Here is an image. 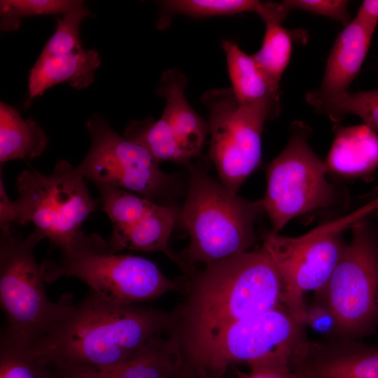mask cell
Wrapping results in <instances>:
<instances>
[{
  "label": "cell",
  "mask_w": 378,
  "mask_h": 378,
  "mask_svg": "<svg viewBox=\"0 0 378 378\" xmlns=\"http://www.w3.org/2000/svg\"><path fill=\"white\" fill-rule=\"evenodd\" d=\"M162 15L157 26L165 29L168 16L183 15L193 18L229 16L245 12H262L265 1L256 0H164L158 1Z\"/></svg>",
  "instance_id": "obj_23"
},
{
  "label": "cell",
  "mask_w": 378,
  "mask_h": 378,
  "mask_svg": "<svg viewBox=\"0 0 378 378\" xmlns=\"http://www.w3.org/2000/svg\"><path fill=\"white\" fill-rule=\"evenodd\" d=\"M184 370L180 343L172 335L155 340L136 356L115 365L53 370L55 378H176Z\"/></svg>",
  "instance_id": "obj_15"
},
{
  "label": "cell",
  "mask_w": 378,
  "mask_h": 378,
  "mask_svg": "<svg viewBox=\"0 0 378 378\" xmlns=\"http://www.w3.org/2000/svg\"><path fill=\"white\" fill-rule=\"evenodd\" d=\"M229 77L234 95L242 106L270 98L281 101L280 86L272 82L260 69L252 55H248L238 45L223 41Z\"/></svg>",
  "instance_id": "obj_21"
},
{
  "label": "cell",
  "mask_w": 378,
  "mask_h": 378,
  "mask_svg": "<svg viewBox=\"0 0 378 378\" xmlns=\"http://www.w3.org/2000/svg\"><path fill=\"white\" fill-rule=\"evenodd\" d=\"M355 18L374 33L378 24V0L363 1Z\"/></svg>",
  "instance_id": "obj_31"
},
{
  "label": "cell",
  "mask_w": 378,
  "mask_h": 378,
  "mask_svg": "<svg viewBox=\"0 0 378 378\" xmlns=\"http://www.w3.org/2000/svg\"><path fill=\"white\" fill-rule=\"evenodd\" d=\"M374 216H376V225L375 226H373L374 227V233H375V235H376V238H377V242H378V210L375 212V214H374Z\"/></svg>",
  "instance_id": "obj_32"
},
{
  "label": "cell",
  "mask_w": 378,
  "mask_h": 378,
  "mask_svg": "<svg viewBox=\"0 0 378 378\" xmlns=\"http://www.w3.org/2000/svg\"><path fill=\"white\" fill-rule=\"evenodd\" d=\"M283 1L290 11L292 10H305L337 20L344 27L351 22L350 13L348 10L349 1L286 0Z\"/></svg>",
  "instance_id": "obj_29"
},
{
  "label": "cell",
  "mask_w": 378,
  "mask_h": 378,
  "mask_svg": "<svg viewBox=\"0 0 378 378\" xmlns=\"http://www.w3.org/2000/svg\"><path fill=\"white\" fill-rule=\"evenodd\" d=\"M174 322V312L115 304L90 290L80 302L72 300L29 349L52 370L104 368L169 335Z\"/></svg>",
  "instance_id": "obj_1"
},
{
  "label": "cell",
  "mask_w": 378,
  "mask_h": 378,
  "mask_svg": "<svg viewBox=\"0 0 378 378\" xmlns=\"http://www.w3.org/2000/svg\"><path fill=\"white\" fill-rule=\"evenodd\" d=\"M291 356L273 354L248 364V374L237 371L239 378H304L295 371L291 365Z\"/></svg>",
  "instance_id": "obj_28"
},
{
  "label": "cell",
  "mask_w": 378,
  "mask_h": 378,
  "mask_svg": "<svg viewBox=\"0 0 378 378\" xmlns=\"http://www.w3.org/2000/svg\"><path fill=\"white\" fill-rule=\"evenodd\" d=\"M370 218L351 229V241L330 278L316 292L334 318V337L358 340L378 328V242Z\"/></svg>",
  "instance_id": "obj_10"
},
{
  "label": "cell",
  "mask_w": 378,
  "mask_h": 378,
  "mask_svg": "<svg viewBox=\"0 0 378 378\" xmlns=\"http://www.w3.org/2000/svg\"><path fill=\"white\" fill-rule=\"evenodd\" d=\"M124 137L143 147L158 163L190 161L168 123L160 118L134 120L126 127Z\"/></svg>",
  "instance_id": "obj_22"
},
{
  "label": "cell",
  "mask_w": 378,
  "mask_h": 378,
  "mask_svg": "<svg viewBox=\"0 0 378 378\" xmlns=\"http://www.w3.org/2000/svg\"><path fill=\"white\" fill-rule=\"evenodd\" d=\"M373 34L355 18L351 20L335 41L320 87L307 92L306 101L347 92L365 61Z\"/></svg>",
  "instance_id": "obj_16"
},
{
  "label": "cell",
  "mask_w": 378,
  "mask_h": 378,
  "mask_svg": "<svg viewBox=\"0 0 378 378\" xmlns=\"http://www.w3.org/2000/svg\"><path fill=\"white\" fill-rule=\"evenodd\" d=\"M57 258L41 265L45 282L74 277L102 298L118 304H139L172 291L184 293L188 280L170 279L146 258L113 251L99 234L77 232L57 248Z\"/></svg>",
  "instance_id": "obj_3"
},
{
  "label": "cell",
  "mask_w": 378,
  "mask_h": 378,
  "mask_svg": "<svg viewBox=\"0 0 378 378\" xmlns=\"http://www.w3.org/2000/svg\"><path fill=\"white\" fill-rule=\"evenodd\" d=\"M217 377H218L212 376V375H205V376L200 377L199 378H217Z\"/></svg>",
  "instance_id": "obj_33"
},
{
  "label": "cell",
  "mask_w": 378,
  "mask_h": 378,
  "mask_svg": "<svg viewBox=\"0 0 378 378\" xmlns=\"http://www.w3.org/2000/svg\"><path fill=\"white\" fill-rule=\"evenodd\" d=\"M48 138L31 118L23 119L19 111L0 103V162L13 160L30 161L47 148Z\"/></svg>",
  "instance_id": "obj_20"
},
{
  "label": "cell",
  "mask_w": 378,
  "mask_h": 378,
  "mask_svg": "<svg viewBox=\"0 0 378 378\" xmlns=\"http://www.w3.org/2000/svg\"><path fill=\"white\" fill-rule=\"evenodd\" d=\"M176 378H187V377L183 376V375H181V376H179V377H176Z\"/></svg>",
  "instance_id": "obj_35"
},
{
  "label": "cell",
  "mask_w": 378,
  "mask_h": 378,
  "mask_svg": "<svg viewBox=\"0 0 378 378\" xmlns=\"http://www.w3.org/2000/svg\"><path fill=\"white\" fill-rule=\"evenodd\" d=\"M312 329L323 333H332L335 335V323L329 309L321 302H317L307 308L306 325Z\"/></svg>",
  "instance_id": "obj_30"
},
{
  "label": "cell",
  "mask_w": 378,
  "mask_h": 378,
  "mask_svg": "<svg viewBox=\"0 0 378 378\" xmlns=\"http://www.w3.org/2000/svg\"><path fill=\"white\" fill-rule=\"evenodd\" d=\"M82 3L80 0H1V30H17L23 18L64 15Z\"/></svg>",
  "instance_id": "obj_27"
},
{
  "label": "cell",
  "mask_w": 378,
  "mask_h": 378,
  "mask_svg": "<svg viewBox=\"0 0 378 378\" xmlns=\"http://www.w3.org/2000/svg\"><path fill=\"white\" fill-rule=\"evenodd\" d=\"M283 283L265 248L205 265L188 281L170 335L185 353L228 326L281 305Z\"/></svg>",
  "instance_id": "obj_2"
},
{
  "label": "cell",
  "mask_w": 378,
  "mask_h": 378,
  "mask_svg": "<svg viewBox=\"0 0 378 378\" xmlns=\"http://www.w3.org/2000/svg\"><path fill=\"white\" fill-rule=\"evenodd\" d=\"M200 102L209 113L210 158L220 181L237 193L261 162L264 125L279 115L281 101L265 98L242 106L232 88H223L205 92Z\"/></svg>",
  "instance_id": "obj_9"
},
{
  "label": "cell",
  "mask_w": 378,
  "mask_h": 378,
  "mask_svg": "<svg viewBox=\"0 0 378 378\" xmlns=\"http://www.w3.org/2000/svg\"><path fill=\"white\" fill-rule=\"evenodd\" d=\"M312 133L304 122H293L286 147L266 167L261 201L272 234H279L294 218L348 205V193L328 181L325 161L311 148Z\"/></svg>",
  "instance_id": "obj_6"
},
{
  "label": "cell",
  "mask_w": 378,
  "mask_h": 378,
  "mask_svg": "<svg viewBox=\"0 0 378 378\" xmlns=\"http://www.w3.org/2000/svg\"><path fill=\"white\" fill-rule=\"evenodd\" d=\"M290 365L304 378H378V344L344 337L305 339Z\"/></svg>",
  "instance_id": "obj_14"
},
{
  "label": "cell",
  "mask_w": 378,
  "mask_h": 378,
  "mask_svg": "<svg viewBox=\"0 0 378 378\" xmlns=\"http://www.w3.org/2000/svg\"><path fill=\"white\" fill-rule=\"evenodd\" d=\"M279 23L265 24V32L261 48L252 55L254 60L275 85L280 81L291 56L293 31L284 28Z\"/></svg>",
  "instance_id": "obj_26"
},
{
  "label": "cell",
  "mask_w": 378,
  "mask_h": 378,
  "mask_svg": "<svg viewBox=\"0 0 378 378\" xmlns=\"http://www.w3.org/2000/svg\"><path fill=\"white\" fill-rule=\"evenodd\" d=\"M91 146L78 172L96 184L122 188L158 203L170 178L141 146L121 137L99 115L86 123ZM159 204V203H158Z\"/></svg>",
  "instance_id": "obj_12"
},
{
  "label": "cell",
  "mask_w": 378,
  "mask_h": 378,
  "mask_svg": "<svg viewBox=\"0 0 378 378\" xmlns=\"http://www.w3.org/2000/svg\"><path fill=\"white\" fill-rule=\"evenodd\" d=\"M305 325L281 305L245 318L183 353L185 370L195 378L223 377L232 365L270 354L292 357L306 339Z\"/></svg>",
  "instance_id": "obj_11"
},
{
  "label": "cell",
  "mask_w": 378,
  "mask_h": 378,
  "mask_svg": "<svg viewBox=\"0 0 378 378\" xmlns=\"http://www.w3.org/2000/svg\"><path fill=\"white\" fill-rule=\"evenodd\" d=\"M0 378H55L52 369L30 351L29 346L7 328L0 335Z\"/></svg>",
  "instance_id": "obj_24"
},
{
  "label": "cell",
  "mask_w": 378,
  "mask_h": 378,
  "mask_svg": "<svg viewBox=\"0 0 378 378\" xmlns=\"http://www.w3.org/2000/svg\"><path fill=\"white\" fill-rule=\"evenodd\" d=\"M263 212L261 200L244 199L192 167L178 219L190 237L184 251L189 263L209 265L248 251L257 241L255 224Z\"/></svg>",
  "instance_id": "obj_4"
},
{
  "label": "cell",
  "mask_w": 378,
  "mask_h": 378,
  "mask_svg": "<svg viewBox=\"0 0 378 378\" xmlns=\"http://www.w3.org/2000/svg\"><path fill=\"white\" fill-rule=\"evenodd\" d=\"M0 176V227L31 223L55 248L64 245L101 203L93 199L76 167L58 160L48 175L24 170L17 178L19 194L9 200Z\"/></svg>",
  "instance_id": "obj_5"
},
{
  "label": "cell",
  "mask_w": 378,
  "mask_h": 378,
  "mask_svg": "<svg viewBox=\"0 0 378 378\" xmlns=\"http://www.w3.org/2000/svg\"><path fill=\"white\" fill-rule=\"evenodd\" d=\"M218 378H225V376H224V377H218ZM234 378H239V374H238V373H237V371L236 377H235Z\"/></svg>",
  "instance_id": "obj_34"
},
{
  "label": "cell",
  "mask_w": 378,
  "mask_h": 378,
  "mask_svg": "<svg viewBox=\"0 0 378 378\" xmlns=\"http://www.w3.org/2000/svg\"><path fill=\"white\" fill-rule=\"evenodd\" d=\"M378 210V194L356 209L296 237L268 232L262 246L282 280L281 304L306 324L304 294L318 292L330 278L347 246L344 233Z\"/></svg>",
  "instance_id": "obj_7"
},
{
  "label": "cell",
  "mask_w": 378,
  "mask_h": 378,
  "mask_svg": "<svg viewBox=\"0 0 378 378\" xmlns=\"http://www.w3.org/2000/svg\"><path fill=\"white\" fill-rule=\"evenodd\" d=\"M187 77L178 69L163 71L155 92L165 101L161 118L169 125L190 160L202 152L208 124L191 107L186 97Z\"/></svg>",
  "instance_id": "obj_17"
},
{
  "label": "cell",
  "mask_w": 378,
  "mask_h": 378,
  "mask_svg": "<svg viewBox=\"0 0 378 378\" xmlns=\"http://www.w3.org/2000/svg\"><path fill=\"white\" fill-rule=\"evenodd\" d=\"M92 13L82 3L57 19V28L29 71L27 108L34 99L51 87L68 83L80 90L90 85L101 63L99 53L83 48L79 35L83 20Z\"/></svg>",
  "instance_id": "obj_13"
},
{
  "label": "cell",
  "mask_w": 378,
  "mask_h": 378,
  "mask_svg": "<svg viewBox=\"0 0 378 378\" xmlns=\"http://www.w3.org/2000/svg\"><path fill=\"white\" fill-rule=\"evenodd\" d=\"M45 239L37 230L26 237L12 228L1 229L0 305L9 330L31 346L74 299L65 293L50 300L35 258L34 249Z\"/></svg>",
  "instance_id": "obj_8"
},
{
  "label": "cell",
  "mask_w": 378,
  "mask_h": 378,
  "mask_svg": "<svg viewBox=\"0 0 378 378\" xmlns=\"http://www.w3.org/2000/svg\"><path fill=\"white\" fill-rule=\"evenodd\" d=\"M326 160L328 174L352 180L370 176L378 169V134L364 124L333 127Z\"/></svg>",
  "instance_id": "obj_19"
},
{
  "label": "cell",
  "mask_w": 378,
  "mask_h": 378,
  "mask_svg": "<svg viewBox=\"0 0 378 378\" xmlns=\"http://www.w3.org/2000/svg\"><path fill=\"white\" fill-rule=\"evenodd\" d=\"M179 215L178 207L156 203L150 210L130 225L113 228L108 241L110 247L116 253L125 249L162 252L183 271L189 272L190 267L169 247V240L178 221Z\"/></svg>",
  "instance_id": "obj_18"
},
{
  "label": "cell",
  "mask_w": 378,
  "mask_h": 378,
  "mask_svg": "<svg viewBox=\"0 0 378 378\" xmlns=\"http://www.w3.org/2000/svg\"><path fill=\"white\" fill-rule=\"evenodd\" d=\"M320 114L332 121H342L346 115L359 117L363 124L378 134V89L307 102Z\"/></svg>",
  "instance_id": "obj_25"
}]
</instances>
